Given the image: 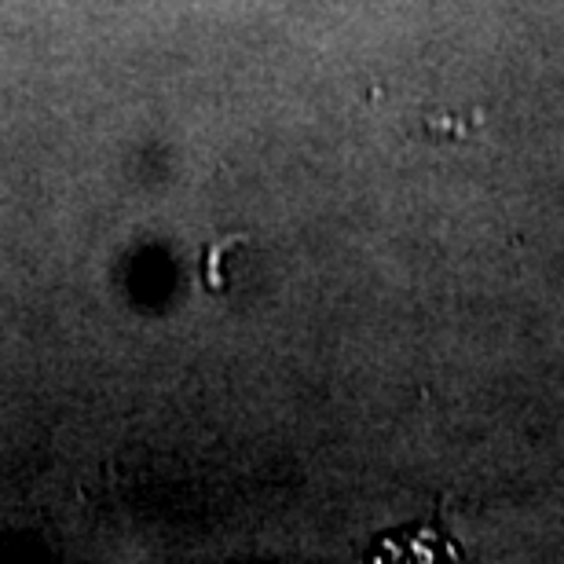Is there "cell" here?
I'll list each match as a JSON object with an SVG mask.
<instances>
[{
	"label": "cell",
	"instance_id": "6da1fadb",
	"mask_svg": "<svg viewBox=\"0 0 564 564\" xmlns=\"http://www.w3.org/2000/svg\"><path fill=\"white\" fill-rule=\"evenodd\" d=\"M429 129H440V132H458V137H466V129L469 126H462V121H455V118H429Z\"/></svg>",
	"mask_w": 564,
	"mask_h": 564
}]
</instances>
